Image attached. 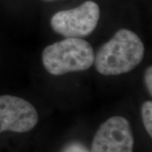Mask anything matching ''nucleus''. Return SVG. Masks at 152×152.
I'll return each mask as SVG.
<instances>
[{"mask_svg": "<svg viewBox=\"0 0 152 152\" xmlns=\"http://www.w3.org/2000/svg\"><path fill=\"white\" fill-rule=\"evenodd\" d=\"M134 144L129 121L115 116L100 126L94 136L91 152H133Z\"/></svg>", "mask_w": 152, "mask_h": 152, "instance_id": "nucleus-4", "label": "nucleus"}, {"mask_svg": "<svg viewBox=\"0 0 152 152\" xmlns=\"http://www.w3.org/2000/svg\"><path fill=\"white\" fill-rule=\"evenodd\" d=\"M91 45L82 38H66L48 46L42 52L45 69L53 75L85 71L94 64Z\"/></svg>", "mask_w": 152, "mask_h": 152, "instance_id": "nucleus-2", "label": "nucleus"}, {"mask_svg": "<svg viewBox=\"0 0 152 152\" xmlns=\"http://www.w3.org/2000/svg\"><path fill=\"white\" fill-rule=\"evenodd\" d=\"M145 47L138 35L121 29L95 55L96 70L103 75H118L132 71L141 63Z\"/></svg>", "mask_w": 152, "mask_h": 152, "instance_id": "nucleus-1", "label": "nucleus"}, {"mask_svg": "<svg viewBox=\"0 0 152 152\" xmlns=\"http://www.w3.org/2000/svg\"><path fill=\"white\" fill-rule=\"evenodd\" d=\"M141 114L143 124L149 135L152 136V102L146 101L142 105Z\"/></svg>", "mask_w": 152, "mask_h": 152, "instance_id": "nucleus-6", "label": "nucleus"}, {"mask_svg": "<svg viewBox=\"0 0 152 152\" xmlns=\"http://www.w3.org/2000/svg\"><path fill=\"white\" fill-rule=\"evenodd\" d=\"M99 19V6L89 0L75 9L56 13L51 26L55 32L66 38H83L94 31Z\"/></svg>", "mask_w": 152, "mask_h": 152, "instance_id": "nucleus-3", "label": "nucleus"}, {"mask_svg": "<svg viewBox=\"0 0 152 152\" xmlns=\"http://www.w3.org/2000/svg\"><path fill=\"white\" fill-rule=\"evenodd\" d=\"M145 81L146 85L147 90L150 93V95H152V67L150 66L147 68L145 74Z\"/></svg>", "mask_w": 152, "mask_h": 152, "instance_id": "nucleus-7", "label": "nucleus"}, {"mask_svg": "<svg viewBox=\"0 0 152 152\" xmlns=\"http://www.w3.org/2000/svg\"><path fill=\"white\" fill-rule=\"evenodd\" d=\"M38 119L36 108L25 99L10 95L0 96V133H26L32 129Z\"/></svg>", "mask_w": 152, "mask_h": 152, "instance_id": "nucleus-5", "label": "nucleus"}]
</instances>
